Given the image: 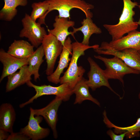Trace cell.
Masks as SVG:
<instances>
[{"mask_svg": "<svg viewBox=\"0 0 140 140\" xmlns=\"http://www.w3.org/2000/svg\"><path fill=\"white\" fill-rule=\"evenodd\" d=\"M31 74L29 72L28 65L24 66L19 71L9 75L5 87L6 92H10L31 80Z\"/></svg>", "mask_w": 140, "mask_h": 140, "instance_id": "cell-16", "label": "cell"}, {"mask_svg": "<svg viewBox=\"0 0 140 140\" xmlns=\"http://www.w3.org/2000/svg\"><path fill=\"white\" fill-rule=\"evenodd\" d=\"M0 61L3 65L0 82L5 77L15 72L23 66L28 65L27 59L17 58L6 52L2 48L0 50Z\"/></svg>", "mask_w": 140, "mask_h": 140, "instance_id": "cell-13", "label": "cell"}, {"mask_svg": "<svg viewBox=\"0 0 140 140\" xmlns=\"http://www.w3.org/2000/svg\"><path fill=\"white\" fill-rule=\"evenodd\" d=\"M21 22L23 28L20 32L19 37L27 38L34 47L37 48L41 44L44 37L47 34L45 28L26 13Z\"/></svg>", "mask_w": 140, "mask_h": 140, "instance_id": "cell-6", "label": "cell"}, {"mask_svg": "<svg viewBox=\"0 0 140 140\" xmlns=\"http://www.w3.org/2000/svg\"><path fill=\"white\" fill-rule=\"evenodd\" d=\"M41 45L47 64L46 74L48 76L54 72L56 60L62 52L63 45L54 36L50 34L45 36Z\"/></svg>", "mask_w": 140, "mask_h": 140, "instance_id": "cell-7", "label": "cell"}, {"mask_svg": "<svg viewBox=\"0 0 140 140\" xmlns=\"http://www.w3.org/2000/svg\"><path fill=\"white\" fill-rule=\"evenodd\" d=\"M26 84L29 87L34 88L36 93L28 101L20 104L19 107L21 108L32 103L34 100L44 95H55L61 98L63 101L65 102L68 101L73 94V88L68 83H62L57 87L45 85L37 86L33 84L31 81Z\"/></svg>", "mask_w": 140, "mask_h": 140, "instance_id": "cell-4", "label": "cell"}, {"mask_svg": "<svg viewBox=\"0 0 140 140\" xmlns=\"http://www.w3.org/2000/svg\"><path fill=\"white\" fill-rule=\"evenodd\" d=\"M30 138L19 131L17 132H13L9 136L7 140H29Z\"/></svg>", "mask_w": 140, "mask_h": 140, "instance_id": "cell-25", "label": "cell"}, {"mask_svg": "<svg viewBox=\"0 0 140 140\" xmlns=\"http://www.w3.org/2000/svg\"><path fill=\"white\" fill-rule=\"evenodd\" d=\"M139 52H140V51H139ZM138 98L140 99V92L138 95Z\"/></svg>", "mask_w": 140, "mask_h": 140, "instance_id": "cell-29", "label": "cell"}, {"mask_svg": "<svg viewBox=\"0 0 140 140\" xmlns=\"http://www.w3.org/2000/svg\"><path fill=\"white\" fill-rule=\"evenodd\" d=\"M72 41L70 38L68 37L63 46L56 69L52 74L47 77L48 81L55 84L60 83V75L63 72L64 69L67 67L69 62L71 59V58H69V55H72Z\"/></svg>", "mask_w": 140, "mask_h": 140, "instance_id": "cell-14", "label": "cell"}, {"mask_svg": "<svg viewBox=\"0 0 140 140\" xmlns=\"http://www.w3.org/2000/svg\"><path fill=\"white\" fill-rule=\"evenodd\" d=\"M68 18L60 17L58 15L56 16L54 19L55 22L53 24V29H48V34L54 36L63 46L67 37L69 35H72V32L68 31V29L73 27L75 24L74 21L69 20Z\"/></svg>", "mask_w": 140, "mask_h": 140, "instance_id": "cell-15", "label": "cell"}, {"mask_svg": "<svg viewBox=\"0 0 140 140\" xmlns=\"http://www.w3.org/2000/svg\"><path fill=\"white\" fill-rule=\"evenodd\" d=\"M9 133L4 130L0 129V140H7L9 135Z\"/></svg>", "mask_w": 140, "mask_h": 140, "instance_id": "cell-27", "label": "cell"}, {"mask_svg": "<svg viewBox=\"0 0 140 140\" xmlns=\"http://www.w3.org/2000/svg\"><path fill=\"white\" fill-rule=\"evenodd\" d=\"M107 134L113 140H123L125 136L126 133L125 132L119 135H117L112 130L109 129L107 131Z\"/></svg>", "mask_w": 140, "mask_h": 140, "instance_id": "cell-26", "label": "cell"}, {"mask_svg": "<svg viewBox=\"0 0 140 140\" xmlns=\"http://www.w3.org/2000/svg\"><path fill=\"white\" fill-rule=\"evenodd\" d=\"M34 47L26 41L15 40L9 46L7 52L19 59H27L34 53Z\"/></svg>", "mask_w": 140, "mask_h": 140, "instance_id": "cell-18", "label": "cell"}, {"mask_svg": "<svg viewBox=\"0 0 140 140\" xmlns=\"http://www.w3.org/2000/svg\"><path fill=\"white\" fill-rule=\"evenodd\" d=\"M63 101L62 99L55 96V98L45 107L33 110L35 116H42L51 129L54 138L57 139L58 137L56 128L58 121V111Z\"/></svg>", "mask_w": 140, "mask_h": 140, "instance_id": "cell-9", "label": "cell"}, {"mask_svg": "<svg viewBox=\"0 0 140 140\" xmlns=\"http://www.w3.org/2000/svg\"><path fill=\"white\" fill-rule=\"evenodd\" d=\"M123 7L118 23L115 25L104 24L103 27L112 37V41L118 39L124 34L136 30L138 25L134 20L135 14L134 9L138 6V3L131 0H123Z\"/></svg>", "mask_w": 140, "mask_h": 140, "instance_id": "cell-1", "label": "cell"}, {"mask_svg": "<svg viewBox=\"0 0 140 140\" xmlns=\"http://www.w3.org/2000/svg\"><path fill=\"white\" fill-rule=\"evenodd\" d=\"M99 47L98 45H86L77 41L72 43V53L69 65L63 75L60 78V83H68L73 88L77 83L83 78L85 72L81 66H78L79 58L85 55V52L90 48L93 49Z\"/></svg>", "mask_w": 140, "mask_h": 140, "instance_id": "cell-2", "label": "cell"}, {"mask_svg": "<svg viewBox=\"0 0 140 140\" xmlns=\"http://www.w3.org/2000/svg\"><path fill=\"white\" fill-rule=\"evenodd\" d=\"M30 114L27 125L21 128L19 132L32 140H39L47 137L49 135L50 129L41 127L40 123L43 120L40 116H34L33 108H30Z\"/></svg>", "mask_w": 140, "mask_h": 140, "instance_id": "cell-10", "label": "cell"}, {"mask_svg": "<svg viewBox=\"0 0 140 140\" xmlns=\"http://www.w3.org/2000/svg\"><path fill=\"white\" fill-rule=\"evenodd\" d=\"M32 9L30 16L34 20L38 19V22L41 25H46L44 17L49 7L48 0L42 2H34L31 5Z\"/></svg>", "mask_w": 140, "mask_h": 140, "instance_id": "cell-24", "label": "cell"}, {"mask_svg": "<svg viewBox=\"0 0 140 140\" xmlns=\"http://www.w3.org/2000/svg\"><path fill=\"white\" fill-rule=\"evenodd\" d=\"M138 6L139 10H140V5H138Z\"/></svg>", "mask_w": 140, "mask_h": 140, "instance_id": "cell-30", "label": "cell"}, {"mask_svg": "<svg viewBox=\"0 0 140 140\" xmlns=\"http://www.w3.org/2000/svg\"><path fill=\"white\" fill-rule=\"evenodd\" d=\"M49 7L44 17L45 19L47 15L54 10H57L59 17L70 18V11L73 8L78 9L83 12L86 17L92 18L93 15L90 11L94 6L84 0H48Z\"/></svg>", "mask_w": 140, "mask_h": 140, "instance_id": "cell-3", "label": "cell"}, {"mask_svg": "<svg viewBox=\"0 0 140 140\" xmlns=\"http://www.w3.org/2000/svg\"><path fill=\"white\" fill-rule=\"evenodd\" d=\"M103 121L107 126L109 128H114V132L117 134L126 132L125 136L128 138L139 137L140 134V117L138 118L137 122L133 125L126 127L117 126L112 123L108 119L106 111L103 113Z\"/></svg>", "mask_w": 140, "mask_h": 140, "instance_id": "cell-22", "label": "cell"}, {"mask_svg": "<svg viewBox=\"0 0 140 140\" xmlns=\"http://www.w3.org/2000/svg\"><path fill=\"white\" fill-rule=\"evenodd\" d=\"M4 6L0 11V19L8 22L11 21L17 15V7L25 6L28 3V0H4Z\"/></svg>", "mask_w": 140, "mask_h": 140, "instance_id": "cell-21", "label": "cell"}, {"mask_svg": "<svg viewBox=\"0 0 140 140\" xmlns=\"http://www.w3.org/2000/svg\"><path fill=\"white\" fill-rule=\"evenodd\" d=\"M82 25L78 28L73 27V31L72 32V36L75 38L74 34L78 31H81L83 34V40L81 42L86 45H89L90 38L92 35L94 34H100L102 31L94 23L92 18L86 17L81 22Z\"/></svg>", "mask_w": 140, "mask_h": 140, "instance_id": "cell-19", "label": "cell"}, {"mask_svg": "<svg viewBox=\"0 0 140 140\" xmlns=\"http://www.w3.org/2000/svg\"><path fill=\"white\" fill-rule=\"evenodd\" d=\"M94 49L99 54L111 55L117 57L131 68L140 72L139 51L133 48L117 51L108 47L101 48L99 47Z\"/></svg>", "mask_w": 140, "mask_h": 140, "instance_id": "cell-8", "label": "cell"}, {"mask_svg": "<svg viewBox=\"0 0 140 140\" xmlns=\"http://www.w3.org/2000/svg\"><path fill=\"white\" fill-rule=\"evenodd\" d=\"M16 119V113L10 103L2 104L0 107V129L10 133L13 132V127Z\"/></svg>", "mask_w": 140, "mask_h": 140, "instance_id": "cell-17", "label": "cell"}, {"mask_svg": "<svg viewBox=\"0 0 140 140\" xmlns=\"http://www.w3.org/2000/svg\"><path fill=\"white\" fill-rule=\"evenodd\" d=\"M127 35L109 43L102 42L99 47H109L120 51L128 48H133L140 51V31L136 30L131 31Z\"/></svg>", "mask_w": 140, "mask_h": 140, "instance_id": "cell-12", "label": "cell"}, {"mask_svg": "<svg viewBox=\"0 0 140 140\" xmlns=\"http://www.w3.org/2000/svg\"><path fill=\"white\" fill-rule=\"evenodd\" d=\"M86 80L83 77L73 88V93L75 95L74 104H81L84 101L88 100L100 106V102L90 94L89 90V87L86 83Z\"/></svg>", "mask_w": 140, "mask_h": 140, "instance_id": "cell-20", "label": "cell"}, {"mask_svg": "<svg viewBox=\"0 0 140 140\" xmlns=\"http://www.w3.org/2000/svg\"><path fill=\"white\" fill-rule=\"evenodd\" d=\"M87 60L90 65V70L88 73V79L87 80L86 83L89 87L94 91L102 86H106L119 96L110 86L104 70L90 57H88Z\"/></svg>", "mask_w": 140, "mask_h": 140, "instance_id": "cell-11", "label": "cell"}, {"mask_svg": "<svg viewBox=\"0 0 140 140\" xmlns=\"http://www.w3.org/2000/svg\"><path fill=\"white\" fill-rule=\"evenodd\" d=\"M44 55L43 48L41 44L27 59L29 71L31 75H33L36 81L39 79V70L44 61L43 58Z\"/></svg>", "mask_w": 140, "mask_h": 140, "instance_id": "cell-23", "label": "cell"}, {"mask_svg": "<svg viewBox=\"0 0 140 140\" xmlns=\"http://www.w3.org/2000/svg\"><path fill=\"white\" fill-rule=\"evenodd\" d=\"M137 22V23L138 24V25H140V18L138 21V22Z\"/></svg>", "mask_w": 140, "mask_h": 140, "instance_id": "cell-28", "label": "cell"}, {"mask_svg": "<svg viewBox=\"0 0 140 140\" xmlns=\"http://www.w3.org/2000/svg\"><path fill=\"white\" fill-rule=\"evenodd\" d=\"M95 58L102 61L106 67L104 70L105 75L108 80H118L124 85L123 79L125 75L133 74H139L140 72L132 68L125 64L121 59L114 56L111 58H108L100 55H94Z\"/></svg>", "mask_w": 140, "mask_h": 140, "instance_id": "cell-5", "label": "cell"}, {"mask_svg": "<svg viewBox=\"0 0 140 140\" xmlns=\"http://www.w3.org/2000/svg\"></svg>", "mask_w": 140, "mask_h": 140, "instance_id": "cell-31", "label": "cell"}]
</instances>
